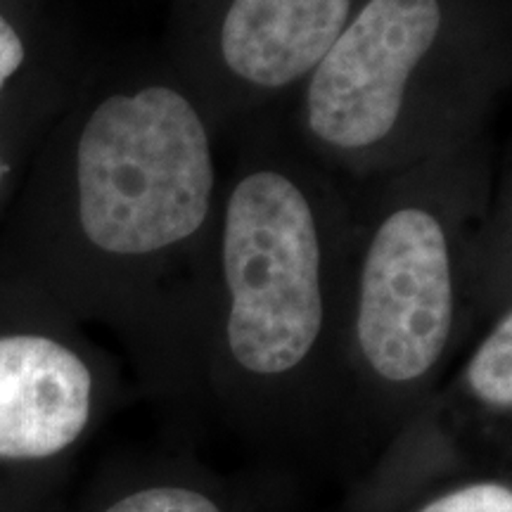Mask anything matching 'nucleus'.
Returning <instances> with one entry per match:
<instances>
[{"mask_svg":"<svg viewBox=\"0 0 512 512\" xmlns=\"http://www.w3.org/2000/svg\"><path fill=\"white\" fill-rule=\"evenodd\" d=\"M403 512H512V475L510 470H494L456 479Z\"/></svg>","mask_w":512,"mask_h":512,"instance_id":"1a4fd4ad","label":"nucleus"},{"mask_svg":"<svg viewBox=\"0 0 512 512\" xmlns=\"http://www.w3.org/2000/svg\"><path fill=\"white\" fill-rule=\"evenodd\" d=\"M91 512H294L287 484L223 475L192 451L145 453Z\"/></svg>","mask_w":512,"mask_h":512,"instance_id":"6e6552de","label":"nucleus"},{"mask_svg":"<svg viewBox=\"0 0 512 512\" xmlns=\"http://www.w3.org/2000/svg\"><path fill=\"white\" fill-rule=\"evenodd\" d=\"M512 79L503 19L475 0H363L283 117L332 176L368 183L489 131Z\"/></svg>","mask_w":512,"mask_h":512,"instance_id":"20e7f679","label":"nucleus"},{"mask_svg":"<svg viewBox=\"0 0 512 512\" xmlns=\"http://www.w3.org/2000/svg\"><path fill=\"white\" fill-rule=\"evenodd\" d=\"M29 46L17 24L0 10V98L10 83L27 69Z\"/></svg>","mask_w":512,"mask_h":512,"instance_id":"9d476101","label":"nucleus"},{"mask_svg":"<svg viewBox=\"0 0 512 512\" xmlns=\"http://www.w3.org/2000/svg\"><path fill=\"white\" fill-rule=\"evenodd\" d=\"M226 150L171 418L221 427L273 470H342L349 185L299 145L283 110L235 128Z\"/></svg>","mask_w":512,"mask_h":512,"instance_id":"f257e3e1","label":"nucleus"},{"mask_svg":"<svg viewBox=\"0 0 512 512\" xmlns=\"http://www.w3.org/2000/svg\"><path fill=\"white\" fill-rule=\"evenodd\" d=\"M512 408L451 370L441 387L351 479L337 512H403L456 479L510 470Z\"/></svg>","mask_w":512,"mask_h":512,"instance_id":"423d86ee","label":"nucleus"},{"mask_svg":"<svg viewBox=\"0 0 512 512\" xmlns=\"http://www.w3.org/2000/svg\"><path fill=\"white\" fill-rule=\"evenodd\" d=\"M119 392V377L69 339L43 330L0 332V465L64 458Z\"/></svg>","mask_w":512,"mask_h":512,"instance_id":"0eeeda50","label":"nucleus"},{"mask_svg":"<svg viewBox=\"0 0 512 512\" xmlns=\"http://www.w3.org/2000/svg\"><path fill=\"white\" fill-rule=\"evenodd\" d=\"M347 185L339 387L342 470L354 479L512 294V204L489 131L399 174Z\"/></svg>","mask_w":512,"mask_h":512,"instance_id":"f03ea898","label":"nucleus"},{"mask_svg":"<svg viewBox=\"0 0 512 512\" xmlns=\"http://www.w3.org/2000/svg\"><path fill=\"white\" fill-rule=\"evenodd\" d=\"M363 0H209L166 50L223 138L278 112L328 55Z\"/></svg>","mask_w":512,"mask_h":512,"instance_id":"39448f33","label":"nucleus"},{"mask_svg":"<svg viewBox=\"0 0 512 512\" xmlns=\"http://www.w3.org/2000/svg\"><path fill=\"white\" fill-rule=\"evenodd\" d=\"M8 174H10V164L8 159L3 157V152H0V190H3L5 181H8Z\"/></svg>","mask_w":512,"mask_h":512,"instance_id":"9b49d317","label":"nucleus"},{"mask_svg":"<svg viewBox=\"0 0 512 512\" xmlns=\"http://www.w3.org/2000/svg\"><path fill=\"white\" fill-rule=\"evenodd\" d=\"M226 138L166 55L121 67L83 105L67 157L86 302L124 339L138 394L174 415L207 278Z\"/></svg>","mask_w":512,"mask_h":512,"instance_id":"7ed1b4c3","label":"nucleus"}]
</instances>
